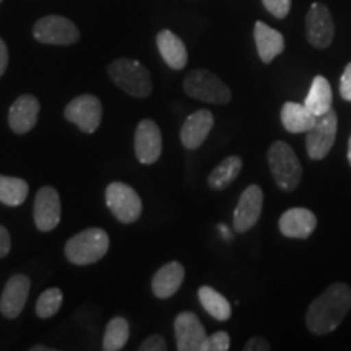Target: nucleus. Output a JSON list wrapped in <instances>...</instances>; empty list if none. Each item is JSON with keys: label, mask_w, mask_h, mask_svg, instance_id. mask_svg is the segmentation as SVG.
<instances>
[{"label": "nucleus", "mask_w": 351, "mask_h": 351, "mask_svg": "<svg viewBox=\"0 0 351 351\" xmlns=\"http://www.w3.org/2000/svg\"><path fill=\"white\" fill-rule=\"evenodd\" d=\"M62 291L59 288H49L38 298L36 301V314L41 319H49L59 313L62 306Z\"/></svg>", "instance_id": "28"}, {"label": "nucleus", "mask_w": 351, "mask_h": 351, "mask_svg": "<svg viewBox=\"0 0 351 351\" xmlns=\"http://www.w3.org/2000/svg\"><path fill=\"white\" fill-rule=\"evenodd\" d=\"M215 117L207 109H199L187 117L181 129V142L187 150H197L213 129Z\"/></svg>", "instance_id": "17"}, {"label": "nucleus", "mask_w": 351, "mask_h": 351, "mask_svg": "<svg viewBox=\"0 0 351 351\" xmlns=\"http://www.w3.org/2000/svg\"><path fill=\"white\" fill-rule=\"evenodd\" d=\"M337 132H339V114L332 108L328 112L319 116L313 129L307 132V156L314 161L324 160L333 148Z\"/></svg>", "instance_id": "6"}, {"label": "nucleus", "mask_w": 351, "mask_h": 351, "mask_svg": "<svg viewBox=\"0 0 351 351\" xmlns=\"http://www.w3.org/2000/svg\"><path fill=\"white\" fill-rule=\"evenodd\" d=\"M106 204L121 223L137 221L142 215V200L137 192L124 182H111L106 189Z\"/></svg>", "instance_id": "8"}, {"label": "nucleus", "mask_w": 351, "mask_h": 351, "mask_svg": "<svg viewBox=\"0 0 351 351\" xmlns=\"http://www.w3.org/2000/svg\"><path fill=\"white\" fill-rule=\"evenodd\" d=\"M135 156L142 165H153L160 160L163 150V137L156 122L145 119L135 129Z\"/></svg>", "instance_id": "13"}, {"label": "nucleus", "mask_w": 351, "mask_h": 351, "mask_svg": "<svg viewBox=\"0 0 351 351\" xmlns=\"http://www.w3.org/2000/svg\"><path fill=\"white\" fill-rule=\"evenodd\" d=\"M0 2H2V0H0Z\"/></svg>", "instance_id": "39"}, {"label": "nucleus", "mask_w": 351, "mask_h": 351, "mask_svg": "<svg viewBox=\"0 0 351 351\" xmlns=\"http://www.w3.org/2000/svg\"><path fill=\"white\" fill-rule=\"evenodd\" d=\"M231 346V339L228 332H215L213 335H208L200 346V351H226Z\"/></svg>", "instance_id": "29"}, {"label": "nucleus", "mask_w": 351, "mask_h": 351, "mask_svg": "<svg viewBox=\"0 0 351 351\" xmlns=\"http://www.w3.org/2000/svg\"><path fill=\"white\" fill-rule=\"evenodd\" d=\"M186 276V270L179 262H169L156 271L152 280V289L156 298L166 300L178 293Z\"/></svg>", "instance_id": "20"}, {"label": "nucleus", "mask_w": 351, "mask_h": 351, "mask_svg": "<svg viewBox=\"0 0 351 351\" xmlns=\"http://www.w3.org/2000/svg\"><path fill=\"white\" fill-rule=\"evenodd\" d=\"M158 51L161 57L171 69L182 70L187 65V49L184 46L182 39L178 38L169 29H163L156 36Z\"/></svg>", "instance_id": "22"}, {"label": "nucleus", "mask_w": 351, "mask_h": 351, "mask_svg": "<svg viewBox=\"0 0 351 351\" xmlns=\"http://www.w3.org/2000/svg\"><path fill=\"white\" fill-rule=\"evenodd\" d=\"M129 340V322L124 317H114L109 320L104 332L103 350L104 351H119L125 346Z\"/></svg>", "instance_id": "27"}, {"label": "nucleus", "mask_w": 351, "mask_h": 351, "mask_svg": "<svg viewBox=\"0 0 351 351\" xmlns=\"http://www.w3.org/2000/svg\"><path fill=\"white\" fill-rule=\"evenodd\" d=\"M218 228H219V232H221V234H223V238H225V241H231L232 239V232L228 230L226 225H219Z\"/></svg>", "instance_id": "36"}, {"label": "nucleus", "mask_w": 351, "mask_h": 351, "mask_svg": "<svg viewBox=\"0 0 351 351\" xmlns=\"http://www.w3.org/2000/svg\"><path fill=\"white\" fill-rule=\"evenodd\" d=\"M346 156H348V163L351 166V135H350V140H348V153H346Z\"/></svg>", "instance_id": "38"}, {"label": "nucleus", "mask_w": 351, "mask_h": 351, "mask_svg": "<svg viewBox=\"0 0 351 351\" xmlns=\"http://www.w3.org/2000/svg\"><path fill=\"white\" fill-rule=\"evenodd\" d=\"M199 301L204 309L219 322H225L231 317L232 309L230 301L212 287H202L199 289Z\"/></svg>", "instance_id": "25"}, {"label": "nucleus", "mask_w": 351, "mask_h": 351, "mask_svg": "<svg viewBox=\"0 0 351 351\" xmlns=\"http://www.w3.org/2000/svg\"><path fill=\"white\" fill-rule=\"evenodd\" d=\"M36 41L52 46H69L80 39V32L73 21L60 15H47L36 21L33 28Z\"/></svg>", "instance_id": "7"}, {"label": "nucleus", "mask_w": 351, "mask_h": 351, "mask_svg": "<svg viewBox=\"0 0 351 351\" xmlns=\"http://www.w3.org/2000/svg\"><path fill=\"white\" fill-rule=\"evenodd\" d=\"M65 119L75 124L85 134H93L103 119V106L93 95H80L65 108Z\"/></svg>", "instance_id": "10"}, {"label": "nucleus", "mask_w": 351, "mask_h": 351, "mask_svg": "<svg viewBox=\"0 0 351 351\" xmlns=\"http://www.w3.org/2000/svg\"><path fill=\"white\" fill-rule=\"evenodd\" d=\"M254 39H256L258 57L263 64H270L276 56H280L285 51L283 34L270 28L263 21H257L254 25Z\"/></svg>", "instance_id": "19"}, {"label": "nucleus", "mask_w": 351, "mask_h": 351, "mask_svg": "<svg viewBox=\"0 0 351 351\" xmlns=\"http://www.w3.org/2000/svg\"><path fill=\"white\" fill-rule=\"evenodd\" d=\"M12 249V239H10V232L5 226L0 225V258L5 257Z\"/></svg>", "instance_id": "34"}, {"label": "nucleus", "mask_w": 351, "mask_h": 351, "mask_svg": "<svg viewBox=\"0 0 351 351\" xmlns=\"http://www.w3.org/2000/svg\"><path fill=\"white\" fill-rule=\"evenodd\" d=\"M243 169V160L239 156L232 155L228 156L210 173L207 182L208 187L213 191H223V189L230 187L232 182L238 179V176Z\"/></svg>", "instance_id": "24"}, {"label": "nucleus", "mask_w": 351, "mask_h": 351, "mask_svg": "<svg viewBox=\"0 0 351 351\" xmlns=\"http://www.w3.org/2000/svg\"><path fill=\"white\" fill-rule=\"evenodd\" d=\"M263 207V192L262 189L252 184L241 194L238 205L234 208L232 228L236 232H245L252 230L261 218Z\"/></svg>", "instance_id": "12"}, {"label": "nucleus", "mask_w": 351, "mask_h": 351, "mask_svg": "<svg viewBox=\"0 0 351 351\" xmlns=\"http://www.w3.org/2000/svg\"><path fill=\"white\" fill-rule=\"evenodd\" d=\"M280 117H282L283 127L289 134H307L317 121V116L304 103L301 104L295 101H288L283 104Z\"/></svg>", "instance_id": "21"}, {"label": "nucleus", "mask_w": 351, "mask_h": 351, "mask_svg": "<svg viewBox=\"0 0 351 351\" xmlns=\"http://www.w3.org/2000/svg\"><path fill=\"white\" fill-rule=\"evenodd\" d=\"M39 101L33 95H23L15 99L8 111V125L15 134H28L36 125Z\"/></svg>", "instance_id": "18"}, {"label": "nucleus", "mask_w": 351, "mask_h": 351, "mask_svg": "<svg viewBox=\"0 0 351 351\" xmlns=\"http://www.w3.org/2000/svg\"><path fill=\"white\" fill-rule=\"evenodd\" d=\"M340 95L345 101L351 103V62L346 64V67L340 78Z\"/></svg>", "instance_id": "32"}, {"label": "nucleus", "mask_w": 351, "mask_h": 351, "mask_svg": "<svg viewBox=\"0 0 351 351\" xmlns=\"http://www.w3.org/2000/svg\"><path fill=\"white\" fill-rule=\"evenodd\" d=\"M34 225L39 231L49 232L57 228L62 217V207H60V197L54 187L46 186L38 191L34 199Z\"/></svg>", "instance_id": "11"}, {"label": "nucleus", "mask_w": 351, "mask_h": 351, "mask_svg": "<svg viewBox=\"0 0 351 351\" xmlns=\"http://www.w3.org/2000/svg\"><path fill=\"white\" fill-rule=\"evenodd\" d=\"M168 345H166L165 339L161 335H152L140 345V351H166Z\"/></svg>", "instance_id": "31"}, {"label": "nucleus", "mask_w": 351, "mask_h": 351, "mask_svg": "<svg viewBox=\"0 0 351 351\" xmlns=\"http://www.w3.org/2000/svg\"><path fill=\"white\" fill-rule=\"evenodd\" d=\"M271 350V345L263 337H252L245 341L244 351H269Z\"/></svg>", "instance_id": "33"}, {"label": "nucleus", "mask_w": 351, "mask_h": 351, "mask_svg": "<svg viewBox=\"0 0 351 351\" xmlns=\"http://www.w3.org/2000/svg\"><path fill=\"white\" fill-rule=\"evenodd\" d=\"M29 289H32V280L28 276L13 275L7 282L2 298H0V313L7 319L19 317L28 301Z\"/></svg>", "instance_id": "15"}, {"label": "nucleus", "mask_w": 351, "mask_h": 351, "mask_svg": "<svg viewBox=\"0 0 351 351\" xmlns=\"http://www.w3.org/2000/svg\"><path fill=\"white\" fill-rule=\"evenodd\" d=\"M269 166L274 176L276 186L285 192H291L298 189L302 178V166L298 155L288 143L275 142L269 148Z\"/></svg>", "instance_id": "3"}, {"label": "nucleus", "mask_w": 351, "mask_h": 351, "mask_svg": "<svg viewBox=\"0 0 351 351\" xmlns=\"http://www.w3.org/2000/svg\"><path fill=\"white\" fill-rule=\"evenodd\" d=\"M333 93L332 85L326 77L315 75L313 83H311L309 93L306 96L304 104L313 111L315 116H322L332 109Z\"/></svg>", "instance_id": "23"}, {"label": "nucleus", "mask_w": 351, "mask_h": 351, "mask_svg": "<svg viewBox=\"0 0 351 351\" xmlns=\"http://www.w3.org/2000/svg\"><path fill=\"white\" fill-rule=\"evenodd\" d=\"M29 187L26 181L10 176H0V202L8 207H19L28 197Z\"/></svg>", "instance_id": "26"}, {"label": "nucleus", "mask_w": 351, "mask_h": 351, "mask_svg": "<svg viewBox=\"0 0 351 351\" xmlns=\"http://www.w3.org/2000/svg\"><path fill=\"white\" fill-rule=\"evenodd\" d=\"M184 91L191 98L212 104H228L232 98L230 86L213 72L205 69L192 70L184 78Z\"/></svg>", "instance_id": "5"}, {"label": "nucleus", "mask_w": 351, "mask_h": 351, "mask_svg": "<svg viewBox=\"0 0 351 351\" xmlns=\"http://www.w3.org/2000/svg\"><path fill=\"white\" fill-rule=\"evenodd\" d=\"M176 348L179 351H200L207 332L202 326L200 319L194 313H181L174 320Z\"/></svg>", "instance_id": "14"}, {"label": "nucleus", "mask_w": 351, "mask_h": 351, "mask_svg": "<svg viewBox=\"0 0 351 351\" xmlns=\"http://www.w3.org/2000/svg\"><path fill=\"white\" fill-rule=\"evenodd\" d=\"M109 249V236L101 228H88L78 232L65 244V256L75 265H90L99 262Z\"/></svg>", "instance_id": "4"}, {"label": "nucleus", "mask_w": 351, "mask_h": 351, "mask_svg": "<svg viewBox=\"0 0 351 351\" xmlns=\"http://www.w3.org/2000/svg\"><path fill=\"white\" fill-rule=\"evenodd\" d=\"M265 10L271 13L275 19H285L291 10V0H262Z\"/></svg>", "instance_id": "30"}, {"label": "nucleus", "mask_w": 351, "mask_h": 351, "mask_svg": "<svg viewBox=\"0 0 351 351\" xmlns=\"http://www.w3.org/2000/svg\"><path fill=\"white\" fill-rule=\"evenodd\" d=\"M8 65V49H7V44L3 43V39L0 38V77L5 73Z\"/></svg>", "instance_id": "35"}, {"label": "nucleus", "mask_w": 351, "mask_h": 351, "mask_svg": "<svg viewBox=\"0 0 351 351\" xmlns=\"http://www.w3.org/2000/svg\"><path fill=\"white\" fill-rule=\"evenodd\" d=\"M278 228L287 238L307 239L317 228V218L307 208H289L280 217Z\"/></svg>", "instance_id": "16"}, {"label": "nucleus", "mask_w": 351, "mask_h": 351, "mask_svg": "<svg viewBox=\"0 0 351 351\" xmlns=\"http://www.w3.org/2000/svg\"><path fill=\"white\" fill-rule=\"evenodd\" d=\"M351 311V288L343 282L332 283L311 302L306 327L313 335H328L341 326Z\"/></svg>", "instance_id": "1"}, {"label": "nucleus", "mask_w": 351, "mask_h": 351, "mask_svg": "<svg viewBox=\"0 0 351 351\" xmlns=\"http://www.w3.org/2000/svg\"><path fill=\"white\" fill-rule=\"evenodd\" d=\"M32 351H54V348H49V346L34 345V346H32Z\"/></svg>", "instance_id": "37"}, {"label": "nucleus", "mask_w": 351, "mask_h": 351, "mask_svg": "<svg viewBox=\"0 0 351 351\" xmlns=\"http://www.w3.org/2000/svg\"><path fill=\"white\" fill-rule=\"evenodd\" d=\"M335 38V23L326 3L314 2L306 15V39L315 49H327Z\"/></svg>", "instance_id": "9"}, {"label": "nucleus", "mask_w": 351, "mask_h": 351, "mask_svg": "<svg viewBox=\"0 0 351 351\" xmlns=\"http://www.w3.org/2000/svg\"><path fill=\"white\" fill-rule=\"evenodd\" d=\"M109 78L125 91L127 95L134 98H147L152 95L153 83L150 70L140 64L138 60L129 59V57H121L114 60L108 67Z\"/></svg>", "instance_id": "2"}]
</instances>
